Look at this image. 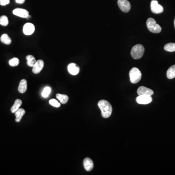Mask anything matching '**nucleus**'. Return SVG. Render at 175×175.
<instances>
[{
	"instance_id": "f257e3e1",
	"label": "nucleus",
	"mask_w": 175,
	"mask_h": 175,
	"mask_svg": "<svg viewBox=\"0 0 175 175\" xmlns=\"http://www.w3.org/2000/svg\"><path fill=\"white\" fill-rule=\"evenodd\" d=\"M98 106L101 111L102 116L103 118H108L111 116L112 112V108L108 101L100 100L98 103Z\"/></svg>"
},
{
	"instance_id": "f03ea898",
	"label": "nucleus",
	"mask_w": 175,
	"mask_h": 175,
	"mask_svg": "<svg viewBox=\"0 0 175 175\" xmlns=\"http://www.w3.org/2000/svg\"><path fill=\"white\" fill-rule=\"evenodd\" d=\"M145 53V48L144 46L138 44L133 46L131 50V55L132 58L135 59L141 58Z\"/></svg>"
},
{
	"instance_id": "7ed1b4c3",
	"label": "nucleus",
	"mask_w": 175,
	"mask_h": 175,
	"mask_svg": "<svg viewBox=\"0 0 175 175\" xmlns=\"http://www.w3.org/2000/svg\"><path fill=\"white\" fill-rule=\"evenodd\" d=\"M146 26L149 30L152 33H159L162 31L160 25L157 24L155 20L152 18H149L146 21Z\"/></svg>"
},
{
	"instance_id": "20e7f679",
	"label": "nucleus",
	"mask_w": 175,
	"mask_h": 175,
	"mask_svg": "<svg viewBox=\"0 0 175 175\" xmlns=\"http://www.w3.org/2000/svg\"><path fill=\"white\" fill-rule=\"evenodd\" d=\"M130 82L133 84H136L141 80L142 73L137 68H132L129 72Z\"/></svg>"
},
{
	"instance_id": "39448f33",
	"label": "nucleus",
	"mask_w": 175,
	"mask_h": 175,
	"mask_svg": "<svg viewBox=\"0 0 175 175\" xmlns=\"http://www.w3.org/2000/svg\"><path fill=\"white\" fill-rule=\"evenodd\" d=\"M118 5L120 9L125 13H128L131 9V4L128 0H118Z\"/></svg>"
},
{
	"instance_id": "423d86ee",
	"label": "nucleus",
	"mask_w": 175,
	"mask_h": 175,
	"mask_svg": "<svg viewBox=\"0 0 175 175\" xmlns=\"http://www.w3.org/2000/svg\"><path fill=\"white\" fill-rule=\"evenodd\" d=\"M151 10L153 13H162L163 11V7L162 5L159 4L158 1L156 0H153L151 2Z\"/></svg>"
},
{
	"instance_id": "0eeeda50",
	"label": "nucleus",
	"mask_w": 175,
	"mask_h": 175,
	"mask_svg": "<svg viewBox=\"0 0 175 175\" xmlns=\"http://www.w3.org/2000/svg\"><path fill=\"white\" fill-rule=\"evenodd\" d=\"M136 102L139 104L146 105L151 103L152 101L151 96L148 95H139L136 98Z\"/></svg>"
},
{
	"instance_id": "6e6552de",
	"label": "nucleus",
	"mask_w": 175,
	"mask_h": 175,
	"mask_svg": "<svg viewBox=\"0 0 175 175\" xmlns=\"http://www.w3.org/2000/svg\"><path fill=\"white\" fill-rule=\"evenodd\" d=\"M35 30V27L32 23H28L24 25L23 32L27 36H30L32 34Z\"/></svg>"
},
{
	"instance_id": "1a4fd4ad",
	"label": "nucleus",
	"mask_w": 175,
	"mask_h": 175,
	"mask_svg": "<svg viewBox=\"0 0 175 175\" xmlns=\"http://www.w3.org/2000/svg\"><path fill=\"white\" fill-rule=\"evenodd\" d=\"M137 94L139 95H148L152 96L154 94V92L150 89L144 86H141L137 90Z\"/></svg>"
},
{
	"instance_id": "9d476101",
	"label": "nucleus",
	"mask_w": 175,
	"mask_h": 175,
	"mask_svg": "<svg viewBox=\"0 0 175 175\" xmlns=\"http://www.w3.org/2000/svg\"><path fill=\"white\" fill-rule=\"evenodd\" d=\"M13 14L19 17L27 18L29 15V12L26 9L23 8H16L13 11Z\"/></svg>"
},
{
	"instance_id": "9b49d317",
	"label": "nucleus",
	"mask_w": 175,
	"mask_h": 175,
	"mask_svg": "<svg viewBox=\"0 0 175 175\" xmlns=\"http://www.w3.org/2000/svg\"><path fill=\"white\" fill-rule=\"evenodd\" d=\"M67 69L68 72L72 75H77L80 71L79 66L74 63L69 64L68 66Z\"/></svg>"
},
{
	"instance_id": "f8f14e48",
	"label": "nucleus",
	"mask_w": 175,
	"mask_h": 175,
	"mask_svg": "<svg viewBox=\"0 0 175 175\" xmlns=\"http://www.w3.org/2000/svg\"><path fill=\"white\" fill-rule=\"evenodd\" d=\"M44 61L42 60H38L35 63L34 66H33L32 69V72L35 74H39L41 71L44 68Z\"/></svg>"
},
{
	"instance_id": "ddd939ff",
	"label": "nucleus",
	"mask_w": 175,
	"mask_h": 175,
	"mask_svg": "<svg viewBox=\"0 0 175 175\" xmlns=\"http://www.w3.org/2000/svg\"><path fill=\"white\" fill-rule=\"evenodd\" d=\"M83 165L85 170L87 171H91L94 168L93 161L89 158H86L84 159Z\"/></svg>"
},
{
	"instance_id": "4468645a",
	"label": "nucleus",
	"mask_w": 175,
	"mask_h": 175,
	"mask_svg": "<svg viewBox=\"0 0 175 175\" xmlns=\"http://www.w3.org/2000/svg\"><path fill=\"white\" fill-rule=\"evenodd\" d=\"M27 89V82L25 79H23L20 81L18 86V91L20 93L24 94Z\"/></svg>"
},
{
	"instance_id": "2eb2a0df",
	"label": "nucleus",
	"mask_w": 175,
	"mask_h": 175,
	"mask_svg": "<svg viewBox=\"0 0 175 175\" xmlns=\"http://www.w3.org/2000/svg\"><path fill=\"white\" fill-rule=\"evenodd\" d=\"M22 105V101L20 99H16L15 101L14 104L11 109V112L15 113L20 109V107Z\"/></svg>"
},
{
	"instance_id": "dca6fc26",
	"label": "nucleus",
	"mask_w": 175,
	"mask_h": 175,
	"mask_svg": "<svg viewBox=\"0 0 175 175\" xmlns=\"http://www.w3.org/2000/svg\"><path fill=\"white\" fill-rule=\"evenodd\" d=\"M15 113L16 116V121L18 123L21 121L22 117L25 113V111L23 109H19Z\"/></svg>"
},
{
	"instance_id": "f3484780",
	"label": "nucleus",
	"mask_w": 175,
	"mask_h": 175,
	"mask_svg": "<svg viewBox=\"0 0 175 175\" xmlns=\"http://www.w3.org/2000/svg\"><path fill=\"white\" fill-rule=\"evenodd\" d=\"M166 75L168 79H173L175 78V65L171 66L168 69V70H167Z\"/></svg>"
},
{
	"instance_id": "a211bd4d",
	"label": "nucleus",
	"mask_w": 175,
	"mask_h": 175,
	"mask_svg": "<svg viewBox=\"0 0 175 175\" xmlns=\"http://www.w3.org/2000/svg\"><path fill=\"white\" fill-rule=\"evenodd\" d=\"M26 58L27 60V64L31 67H33L37 62L36 58L32 55H28Z\"/></svg>"
},
{
	"instance_id": "6ab92c4d",
	"label": "nucleus",
	"mask_w": 175,
	"mask_h": 175,
	"mask_svg": "<svg viewBox=\"0 0 175 175\" xmlns=\"http://www.w3.org/2000/svg\"><path fill=\"white\" fill-rule=\"evenodd\" d=\"M56 97L57 99L59 100L61 103L62 104H66L69 100V97L66 95L58 94L56 95Z\"/></svg>"
},
{
	"instance_id": "aec40b11",
	"label": "nucleus",
	"mask_w": 175,
	"mask_h": 175,
	"mask_svg": "<svg viewBox=\"0 0 175 175\" xmlns=\"http://www.w3.org/2000/svg\"><path fill=\"white\" fill-rule=\"evenodd\" d=\"M0 40L2 43L5 44H7V45H9L12 42L11 38H9L8 35L7 34H3L1 37Z\"/></svg>"
},
{
	"instance_id": "412c9836",
	"label": "nucleus",
	"mask_w": 175,
	"mask_h": 175,
	"mask_svg": "<svg viewBox=\"0 0 175 175\" xmlns=\"http://www.w3.org/2000/svg\"><path fill=\"white\" fill-rule=\"evenodd\" d=\"M164 49L167 52H175V43H168L164 46Z\"/></svg>"
},
{
	"instance_id": "4be33fe9",
	"label": "nucleus",
	"mask_w": 175,
	"mask_h": 175,
	"mask_svg": "<svg viewBox=\"0 0 175 175\" xmlns=\"http://www.w3.org/2000/svg\"><path fill=\"white\" fill-rule=\"evenodd\" d=\"M9 21H8V18L6 16H1L0 17V24L4 26V27H6L8 25Z\"/></svg>"
},
{
	"instance_id": "5701e85b",
	"label": "nucleus",
	"mask_w": 175,
	"mask_h": 175,
	"mask_svg": "<svg viewBox=\"0 0 175 175\" xmlns=\"http://www.w3.org/2000/svg\"><path fill=\"white\" fill-rule=\"evenodd\" d=\"M51 92V89L50 87H46L44 89L42 92V96L43 97L47 98L49 96Z\"/></svg>"
},
{
	"instance_id": "b1692460",
	"label": "nucleus",
	"mask_w": 175,
	"mask_h": 175,
	"mask_svg": "<svg viewBox=\"0 0 175 175\" xmlns=\"http://www.w3.org/2000/svg\"><path fill=\"white\" fill-rule=\"evenodd\" d=\"M19 63H20V61L17 58H12L9 61V65L11 66H12V67H15V66H18Z\"/></svg>"
},
{
	"instance_id": "393cba45",
	"label": "nucleus",
	"mask_w": 175,
	"mask_h": 175,
	"mask_svg": "<svg viewBox=\"0 0 175 175\" xmlns=\"http://www.w3.org/2000/svg\"><path fill=\"white\" fill-rule=\"evenodd\" d=\"M49 104L53 107L55 108H59L61 106V104L57 100L55 99H52L49 101Z\"/></svg>"
},
{
	"instance_id": "a878e982",
	"label": "nucleus",
	"mask_w": 175,
	"mask_h": 175,
	"mask_svg": "<svg viewBox=\"0 0 175 175\" xmlns=\"http://www.w3.org/2000/svg\"><path fill=\"white\" fill-rule=\"evenodd\" d=\"M10 3V0H0V5L5 6Z\"/></svg>"
},
{
	"instance_id": "bb28decb",
	"label": "nucleus",
	"mask_w": 175,
	"mask_h": 175,
	"mask_svg": "<svg viewBox=\"0 0 175 175\" xmlns=\"http://www.w3.org/2000/svg\"><path fill=\"white\" fill-rule=\"evenodd\" d=\"M25 1V0H16V3L19 4H22L24 3Z\"/></svg>"
},
{
	"instance_id": "cd10ccee",
	"label": "nucleus",
	"mask_w": 175,
	"mask_h": 175,
	"mask_svg": "<svg viewBox=\"0 0 175 175\" xmlns=\"http://www.w3.org/2000/svg\"></svg>"
}]
</instances>
